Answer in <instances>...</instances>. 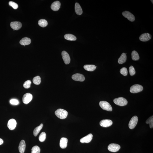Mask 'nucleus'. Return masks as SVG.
<instances>
[{
    "mask_svg": "<svg viewBox=\"0 0 153 153\" xmlns=\"http://www.w3.org/2000/svg\"><path fill=\"white\" fill-rule=\"evenodd\" d=\"M129 74L131 76H133L135 73V69L133 66H131L129 68Z\"/></svg>",
    "mask_w": 153,
    "mask_h": 153,
    "instance_id": "473e14b6",
    "label": "nucleus"
},
{
    "mask_svg": "<svg viewBox=\"0 0 153 153\" xmlns=\"http://www.w3.org/2000/svg\"><path fill=\"white\" fill-rule=\"evenodd\" d=\"M138 121V117L135 116L133 117L129 123V128L131 129H134L136 126Z\"/></svg>",
    "mask_w": 153,
    "mask_h": 153,
    "instance_id": "39448f33",
    "label": "nucleus"
},
{
    "mask_svg": "<svg viewBox=\"0 0 153 153\" xmlns=\"http://www.w3.org/2000/svg\"><path fill=\"white\" fill-rule=\"evenodd\" d=\"M72 78L75 81L80 82H83L85 79V76L83 75L78 73L73 75L72 76Z\"/></svg>",
    "mask_w": 153,
    "mask_h": 153,
    "instance_id": "9d476101",
    "label": "nucleus"
},
{
    "mask_svg": "<svg viewBox=\"0 0 153 153\" xmlns=\"http://www.w3.org/2000/svg\"><path fill=\"white\" fill-rule=\"evenodd\" d=\"M100 106L103 110L108 111H112V108L111 106L108 102L106 101H101L99 103Z\"/></svg>",
    "mask_w": 153,
    "mask_h": 153,
    "instance_id": "f03ea898",
    "label": "nucleus"
},
{
    "mask_svg": "<svg viewBox=\"0 0 153 153\" xmlns=\"http://www.w3.org/2000/svg\"><path fill=\"white\" fill-rule=\"evenodd\" d=\"M4 143V141L2 139L0 138V145H2Z\"/></svg>",
    "mask_w": 153,
    "mask_h": 153,
    "instance_id": "c9c22d12",
    "label": "nucleus"
},
{
    "mask_svg": "<svg viewBox=\"0 0 153 153\" xmlns=\"http://www.w3.org/2000/svg\"><path fill=\"white\" fill-rule=\"evenodd\" d=\"M11 104L13 105H17L19 104V101L18 100L15 99H12L10 101Z\"/></svg>",
    "mask_w": 153,
    "mask_h": 153,
    "instance_id": "f704fd0d",
    "label": "nucleus"
},
{
    "mask_svg": "<svg viewBox=\"0 0 153 153\" xmlns=\"http://www.w3.org/2000/svg\"><path fill=\"white\" fill-rule=\"evenodd\" d=\"M121 148L119 145L115 143H111L108 147V149L111 152H118Z\"/></svg>",
    "mask_w": 153,
    "mask_h": 153,
    "instance_id": "423d86ee",
    "label": "nucleus"
},
{
    "mask_svg": "<svg viewBox=\"0 0 153 153\" xmlns=\"http://www.w3.org/2000/svg\"><path fill=\"white\" fill-rule=\"evenodd\" d=\"M61 6L60 1H56L53 2L51 6V8L54 11H57L59 10Z\"/></svg>",
    "mask_w": 153,
    "mask_h": 153,
    "instance_id": "dca6fc26",
    "label": "nucleus"
},
{
    "mask_svg": "<svg viewBox=\"0 0 153 153\" xmlns=\"http://www.w3.org/2000/svg\"><path fill=\"white\" fill-rule=\"evenodd\" d=\"M131 55L132 58L133 60H138L140 59L138 53L135 51H132Z\"/></svg>",
    "mask_w": 153,
    "mask_h": 153,
    "instance_id": "393cba45",
    "label": "nucleus"
},
{
    "mask_svg": "<svg viewBox=\"0 0 153 153\" xmlns=\"http://www.w3.org/2000/svg\"><path fill=\"white\" fill-rule=\"evenodd\" d=\"M126 59H127V57H126V54L124 53H123L118 59V63L120 64H122L126 62Z\"/></svg>",
    "mask_w": 153,
    "mask_h": 153,
    "instance_id": "412c9836",
    "label": "nucleus"
},
{
    "mask_svg": "<svg viewBox=\"0 0 153 153\" xmlns=\"http://www.w3.org/2000/svg\"><path fill=\"white\" fill-rule=\"evenodd\" d=\"M75 11L77 15H81L82 13V7L80 5L77 3L75 4Z\"/></svg>",
    "mask_w": 153,
    "mask_h": 153,
    "instance_id": "aec40b11",
    "label": "nucleus"
},
{
    "mask_svg": "<svg viewBox=\"0 0 153 153\" xmlns=\"http://www.w3.org/2000/svg\"><path fill=\"white\" fill-rule=\"evenodd\" d=\"M32 95L30 93H26L23 97V102L25 104H28L32 100Z\"/></svg>",
    "mask_w": 153,
    "mask_h": 153,
    "instance_id": "6e6552de",
    "label": "nucleus"
},
{
    "mask_svg": "<svg viewBox=\"0 0 153 153\" xmlns=\"http://www.w3.org/2000/svg\"><path fill=\"white\" fill-rule=\"evenodd\" d=\"M113 101L115 104L120 106H125L128 104L127 100L122 97L115 98L114 100Z\"/></svg>",
    "mask_w": 153,
    "mask_h": 153,
    "instance_id": "7ed1b4c3",
    "label": "nucleus"
},
{
    "mask_svg": "<svg viewBox=\"0 0 153 153\" xmlns=\"http://www.w3.org/2000/svg\"><path fill=\"white\" fill-rule=\"evenodd\" d=\"M62 59L65 64H69L71 62V58L69 54L66 51H63L62 52Z\"/></svg>",
    "mask_w": 153,
    "mask_h": 153,
    "instance_id": "1a4fd4ad",
    "label": "nucleus"
},
{
    "mask_svg": "<svg viewBox=\"0 0 153 153\" xmlns=\"http://www.w3.org/2000/svg\"><path fill=\"white\" fill-rule=\"evenodd\" d=\"M43 126V124H40L39 126H37L34 129L33 132L34 135L35 136H36L39 133L41 129L42 128Z\"/></svg>",
    "mask_w": 153,
    "mask_h": 153,
    "instance_id": "b1692460",
    "label": "nucleus"
},
{
    "mask_svg": "<svg viewBox=\"0 0 153 153\" xmlns=\"http://www.w3.org/2000/svg\"><path fill=\"white\" fill-rule=\"evenodd\" d=\"M151 38V35L148 33H145L140 36L139 39L141 41L146 42L150 40Z\"/></svg>",
    "mask_w": 153,
    "mask_h": 153,
    "instance_id": "4468645a",
    "label": "nucleus"
},
{
    "mask_svg": "<svg viewBox=\"0 0 153 153\" xmlns=\"http://www.w3.org/2000/svg\"><path fill=\"white\" fill-rule=\"evenodd\" d=\"M17 124L16 121L15 119H10L8 122V127L10 130H13L15 128Z\"/></svg>",
    "mask_w": 153,
    "mask_h": 153,
    "instance_id": "ddd939ff",
    "label": "nucleus"
},
{
    "mask_svg": "<svg viewBox=\"0 0 153 153\" xmlns=\"http://www.w3.org/2000/svg\"><path fill=\"white\" fill-rule=\"evenodd\" d=\"M46 133L43 132H42L39 137V139L40 142L44 141L46 139Z\"/></svg>",
    "mask_w": 153,
    "mask_h": 153,
    "instance_id": "cd10ccee",
    "label": "nucleus"
},
{
    "mask_svg": "<svg viewBox=\"0 0 153 153\" xmlns=\"http://www.w3.org/2000/svg\"><path fill=\"white\" fill-rule=\"evenodd\" d=\"M113 124V122L109 119H105L101 120L100 123V125L102 127H107L111 126Z\"/></svg>",
    "mask_w": 153,
    "mask_h": 153,
    "instance_id": "9b49d317",
    "label": "nucleus"
},
{
    "mask_svg": "<svg viewBox=\"0 0 153 153\" xmlns=\"http://www.w3.org/2000/svg\"><path fill=\"white\" fill-rule=\"evenodd\" d=\"M26 143L24 140H22L20 142L18 147L19 151L20 153H24L26 149Z\"/></svg>",
    "mask_w": 153,
    "mask_h": 153,
    "instance_id": "f3484780",
    "label": "nucleus"
},
{
    "mask_svg": "<svg viewBox=\"0 0 153 153\" xmlns=\"http://www.w3.org/2000/svg\"><path fill=\"white\" fill-rule=\"evenodd\" d=\"M10 26L15 30H18L21 29L22 26L21 23L19 22H13L10 23Z\"/></svg>",
    "mask_w": 153,
    "mask_h": 153,
    "instance_id": "f8f14e48",
    "label": "nucleus"
},
{
    "mask_svg": "<svg viewBox=\"0 0 153 153\" xmlns=\"http://www.w3.org/2000/svg\"><path fill=\"white\" fill-rule=\"evenodd\" d=\"M93 138V135L91 134H90L83 138L81 139L80 141L82 143H89L91 141Z\"/></svg>",
    "mask_w": 153,
    "mask_h": 153,
    "instance_id": "2eb2a0df",
    "label": "nucleus"
},
{
    "mask_svg": "<svg viewBox=\"0 0 153 153\" xmlns=\"http://www.w3.org/2000/svg\"><path fill=\"white\" fill-rule=\"evenodd\" d=\"M84 68L86 71H92L96 69V66L93 65H86L84 66Z\"/></svg>",
    "mask_w": 153,
    "mask_h": 153,
    "instance_id": "4be33fe9",
    "label": "nucleus"
},
{
    "mask_svg": "<svg viewBox=\"0 0 153 153\" xmlns=\"http://www.w3.org/2000/svg\"><path fill=\"white\" fill-rule=\"evenodd\" d=\"M55 114L58 118L61 119H64L67 116L68 112L64 109H59L56 111Z\"/></svg>",
    "mask_w": 153,
    "mask_h": 153,
    "instance_id": "f257e3e1",
    "label": "nucleus"
},
{
    "mask_svg": "<svg viewBox=\"0 0 153 153\" xmlns=\"http://www.w3.org/2000/svg\"><path fill=\"white\" fill-rule=\"evenodd\" d=\"M31 150V153H40V149L39 146H35L32 148Z\"/></svg>",
    "mask_w": 153,
    "mask_h": 153,
    "instance_id": "c756f323",
    "label": "nucleus"
},
{
    "mask_svg": "<svg viewBox=\"0 0 153 153\" xmlns=\"http://www.w3.org/2000/svg\"><path fill=\"white\" fill-rule=\"evenodd\" d=\"M9 6H12L14 9H17L18 8V4H16L13 1H10L9 2Z\"/></svg>",
    "mask_w": 153,
    "mask_h": 153,
    "instance_id": "72a5a7b5",
    "label": "nucleus"
},
{
    "mask_svg": "<svg viewBox=\"0 0 153 153\" xmlns=\"http://www.w3.org/2000/svg\"><path fill=\"white\" fill-rule=\"evenodd\" d=\"M146 124H149L150 127L151 128H153V116L150 117L147 120L146 122Z\"/></svg>",
    "mask_w": 153,
    "mask_h": 153,
    "instance_id": "c85d7f7f",
    "label": "nucleus"
},
{
    "mask_svg": "<svg viewBox=\"0 0 153 153\" xmlns=\"http://www.w3.org/2000/svg\"><path fill=\"white\" fill-rule=\"evenodd\" d=\"M39 25L42 27H45L47 25L48 23L46 20L43 19H40L38 21Z\"/></svg>",
    "mask_w": 153,
    "mask_h": 153,
    "instance_id": "a878e982",
    "label": "nucleus"
},
{
    "mask_svg": "<svg viewBox=\"0 0 153 153\" xmlns=\"http://www.w3.org/2000/svg\"><path fill=\"white\" fill-rule=\"evenodd\" d=\"M31 41L30 39L27 37H25L23 38L20 41V43L23 46H26L30 44Z\"/></svg>",
    "mask_w": 153,
    "mask_h": 153,
    "instance_id": "6ab92c4d",
    "label": "nucleus"
},
{
    "mask_svg": "<svg viewBox=\"0 0 153 153\" xmlns=\"http://www.w3.org/2000/svg\"><path fill=\"white\" fill-rule=\"evenodd\" d=\"M68 142V139L65 138H62L60 140V146L62 149H64L67 147Z\"/></svg>",
    "mask_w": 153,
    "mask_h": 153,
    "instance_id": "a211bd4d",
    "label": "nucleus"
},
{
    "mask_svg": "<svg viewBox=\"0 0 153 153\" xmlns=\"http://www.w3.org/2000/svg\"><path fill=\"white\" fill-rule=\"evenodd\" d=\"M33 82L36 85H39L41 82V78L39 76H37L34 78Z\"/></svg>",
    "mask_w": 153,
    "mask_h": 153,
    "instance_id": "bb28decb",
    "label": "nucleus"
},
{
    "mask_svg": "<svg viewBox=\"0 0 153 153\" xmlns=\"http://www.w3.org/2000/svg\"><path fill=\"white\" fill-rule=\"evenodd\" d=\"M143 87L141 85L135 84L131 87L130 89L131 93H139L142 91Z\"/></svg>",
    "mask_w": 153,
    "mask_h": 153,
    "instance_id": "20e7f679",
    "label": "nucleus"
},
{
    "mask_svg": "<svg viewBox=\"0 0 153 153\" xmlns=\"http://www.w3.org/2000/svg\"><path fill=\"white\" fill-rule=\"evenodd\" d=\"M122 15L125 18H127L131 22L135 21V17L134 15L130 12L126 11L122 12Z\"/></svg>",
    "mask_w": 153,
    "mask_h": 153,
    "instance_id": "0eeeda50",
    "label": "nucleus"
},
{
    "mask_svg": "<svg viewBox=\"0 0 153 153\" xmlns=\"http://www.w3.org/2000/svg\"><path fill=\"white\" fill-rule=\"evenodd\" d=\"M120 73L124 76H126L128 74V71L127 69L125 67H123L121 68L120 71Z\"/></svg>",
    "mask_w": 153,
    "mask_h": 153,
    "instance_id": "7c9ffc66",
    "label": "nucleus"
},
{
    "mask_svg": "<svg viewBox=\"0 0 153 153\" xmlns=\"http://www.w3.org/2000/svg\"><path fill=\"white\" fill-rule=\"evenodd\" d=\"M65 38L67 40L74 41L76 40V37L72 34H65Z\"/></svg>",
    "mask_w": 153,
    "mask_h": 153,
    "instance_id": "5701e85b",
    "label": "nucleus"
},
{
    "mask_svg": "<svg viewBox=\"0 0 153 153\" xmlns=\"http://www.w3.org/2000/svg\"><path fill=\"white\" fill-rule=\"evenodd\" d=\"M31 84V82L30 80H27L24 83L23 87L25 88H29L30 87Z\"/></svg>",
    "mask_w": 153,
    "mask_h": 153,
    "instance_id": "2f4dec72",
    "label": "nucleus"
}]
</instances>
